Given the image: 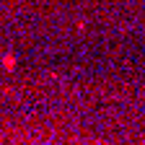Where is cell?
Wrapping results in <instances>:
<instances>
[{"label":"cell","instance_id":"obj_1","mask_svg":"<svg viewBox=\"0 0 145 145\" xmlns=\"http://www.w3.org/2000/svg\"><path fill=\"white\" fill-rule=\"evenodd\" d=\"M3 65H5V67H13V65H16V60H13V57H10V54H8V57L3 60Z\"/></svg>","mask_w":145,"mask_h":145}]
</instances>
